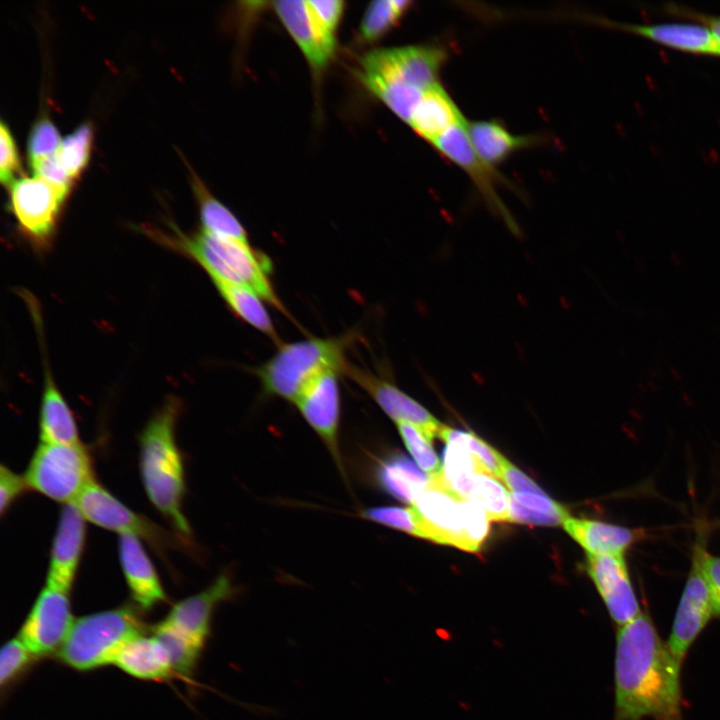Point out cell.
I'll list each match as a JSON object with an SVG mask.
<instances>
[{"label":"cell","mask_w":720,"mask_h":720,"mask_svg":"<svg viewBox=\"0 0 720 720\" xmlns=\"http://www.w3.org/2000/svg\"><path fill=\"white\" fill-rule=\"evenodd\" d=\"M119 557L131 595L141 608L151 609L165 601V591L140 538L129 533L120 534Z\"/></svg>","instance_id":"cell-21"},{"label":"cell","mask_w":720,"mask_h":720,"mask_svg":"<svg viewBox=\"0 0 720 720\" xmlns=\"http://www.w3.org/2000/svg\"><path fill=\"white\" fill-rule=\"evenodd\" d=\"M569 517L567 510L544 492H513L510 495V521L530 525L555 526Z\"/></svg>","instance_id":"cell-31"},{"label":"cell","mask_w":720,"mask_h":720,"mask_svg":"<svg viewBox=\"0 0 720 720\" xmlns=\"http://www.w3.org/2000/svg\"><path fill=\"white\" fill-rule=\"evenodd\" d=\"M86 519L99 527L145 539L155 548L169 546V535L149 519L129 509L95 480L74 502Z\"/></svg>","instance_id":"cell-12"},{"label":"cell","mask_w":720,"mask_h":720,"mask_svg":"<svg viewBox=\"0 0 720 720\" xmlns=\"http://www.w3.org/2000/svg\"><path fill=\"white\" fill-rule=\"evenodd\" d=\"M399 434L417 465L428 476L442 471L440 460L431 445V440L420 428L406 422L396 423Z\"/></svg>","instance_id":"cell-36"},{"label":"cell","mask_w":720,"mask_h":720,"mask_svg":"<svg viewBox=\"0 0 720 720\" xmlns=\"http://www.w3.org/2000/svg\"><path fill=\"white\" fill-rule=\"evenodd\" d=\"M706 533H699L692 552L691 569L666 642L674 658L682 665L693 642L714 615L708 585L703 572Z\"/></svg>","instance_id":"cell-10"},{"label":"cell","mask_w":720,"mask_h":720,"mask_svg":"<svg viewBox=\"0 0 720 720\" xmlns=\"http://www.w3.org/2000/svg\"><path fill=\"white\" fill-rule=\"evenodd\" d=\"M342 375L360 386L396 423L406 422L420 428L430 439L438 436L442 424L419 402L389 380L346 362Z\"/></svg>","instance_id":"cell-15"},{"label":"cell","mask_w":720,"mask_h":720,"mask_svg":"<svg viewBox=\"0 0 720 720\" xmlns=\"http://www.w3.org/2000/svg\"><path fill=\"white\" fill-rule=\"evenodd\" d=\"M85 521L75 503L65 504L62 508L51 548L46 586L70 592L84 548Z\"/></svg>","instance_id":"cell-19"},{"label":"cell","mask_w":720,"mask_h":720,"mask_svg":"<svg viewBox=\"0 0 720 720\" xmlns=\"http://www.w3.org/2000/svg\"><path fill=\"white\" fill-rule=\"evenodd\" d=\"M202 230L221 237L249 243L248 235L236 216L211 195L199 177L190 169Z\"/></svg>","instance_id":"cell-30"},{"label":"cell","mask_w":720,"mask_h":720,"mask_svg":"<svg viewBox=\"0 0 720 720\" xmlns=\"http://www.w3.org/2000/svg\"><path fill=\"white\" fill-rule=\"evenodd\" d=\"M44 388L40 407V440L44 443L79 444L74 415L45 364Z\"/></svg>","instance_id":"cell-27"},{"label":"cell","mask_w":720,"mask_h":720,"mask_svg":"<svg viewBox=\"0 0 720 720\" xmlns=\"http://www.w3.org/2000/svg\"><path fill=\"white\" fill-rule=\"evenodd\" d=\"M68 190L40 177H24L10 185V204L19 227L32 245L47 249Z\"/></svg>","instance_id":"cell-9"},{"label":"cell","mask_w":720,"mask_h":720,"mask_svg":"<svg viewBox=\"0 0 720 720\" xmlns=\"http://www.w3.org/2000/svg\"><path fill=\"white\" fill-rule=\"evenodd\" d=\"M235 593L230 576L222 574L203 591L176 603L161 622L203 648L214 609Z\"/></svg>","instance_id":"cell-18"},{"label":"cell","mask_w":720,"mask_h":720,"mask_svg":"<svg viewBox=\"0 0 720 720\" xmlns=\"http://www.w3.org/2000/svg\"><path fill=\"white\" fill-rule=\"evenodd\" d=\"M411 509L419 537L439 544L477 552L489 533L486 511L447 487L441 473L429 476Z\"/></svg>","instance_id":"cell-5"},{"label":"cell","mask_w":720,"mask_h":720,"mask_svg":"<svg viewBox=\"0 0 720 720\" xmlns=\"http://www.w3.org/2000/svg\"><path fill=\"white\" fill-rule=\"evenodd\" d=\"M0 140V179L7 185L12 182L20 166L14 139L4 122L0 125Z\"/></svg>","instance_id":"cell-41"},{"label":"cell","mask_w":720,"mask_h":720,"mask_svg":"<svg viewBox=\"0 0 720 720\" xmlns=\"http://www.w3.org/2000/svg\"><path fill=\"white\" fill-rule=\"evenodd\" d=\"M307 2L313 16L321 27L330 35L336 37L345 10V3L341 0H310Z\"/></svg>","instance_id":"cell-40"},{"label":"cell","mask_w":720,"mask_h":720,"mask_svg":"<svg viewBox=\"0 0 720 720\" xmlns=\"http://www.w3.org/2000/svg\"><path fill=\"white\" fill-rule=\"evenodd\" d=\"M703 572L708 585L714 615L720 617V557L705 553Z\"/></svg>","instance_id":"cell-45"},{"label":"cell","mask_w":720,"mask_h":720,"mask_svg":"<svg viewBox=\"0 0 720 720\" xmlns=\"http://www.w3.org/2000/svg\"><path fill=\"white\" fill-rule=\"evenodd\" d=\"M153 634L166 648L175 673L182 676L190 675L202 648L162 622L153 628Z\"/></svg>","instance_id":"cell-33"},{"label":"cell","mask_w":720,"mask_h":720,"mask_svg":"<svg viewBox=\"0 0 720 720\" xmlns=\"http://www.w3.org/2000/svg\"><path fill=\"white\" fill-rule=\"evenodd\" d=\"M180 408L176 398H169L146 424L140 437V472L151 503L188 538L191 531L182 509L184 467L175 438Z\"/></svg>","instance_id":"cell-3"},{"label":"cell","mask_w":720,"mask_h":720,"mask_svg":"<svg viewBox=\"0 0 720 720\" xmlns=\"http://www.w3.org/2000/svg\"><path fill=\"white\" fill-rule=\"evenodd\" d=\"M24 478L29 488L64 504L74 503L94 481L90 456L81 443L41 442Z\"/></svg>","instance_id":"cell-8"},{"label":"cell","mask_w":720,"mask_h":720,"mask_svg":"<svg viewBox=\"0 0 720 720\" xmlns=\"http://www.w3.org/2000/svg\"><path fill=\"white\" fill-rule=\"evenodd\" d=\"M113 664L142 680H163L175 674L162 642L154 634L147 636L142 632L122 646Z\"/></svg>","instance_id":"cell-23"},{"label":"cell","mask_w":720,"mask_h":720,"mask_svg":"<svg viewBox=\"0 0 720 720\" xmlns=\"http://www.w3.org/2000/svg\"><path fill=\"white\" fill-rule=\"evenodd\" d=\"M447 487L459 496L480 505L489 518L510 521V494L491 475L484 472L442 474Z\"/></svg>","instance_id":"cell-25"},{"label":"cell","mask_w":720,"mask_h":720,"mask_svg":"<svg viewBox=\"0 0 720 720\" xmlns=\"http://www.w3.org/2000/svg\"><path fill=\"white\" fill-rule=\"evenodd\" d=\"M438 436L444 442L454 440L461 443L477 459L487 474L494 478H502L503 466L506 459L474 433L452 429L442 425Z\"/></svg>","instance_id":"cell-34"},{"label":"cell","mask_w":720,"mask_h":720,"mask_svg":"<svg viewBox=\"0 0 720 720\" xmlns=\"http://www.w3.org/2000/svg\"><path fill=\"white\" fill-rule=\"evenodd\" d=\"M501 479L513 492H544L528 476L507 460L503 466Z\"/></svg>","instance_id":"cell-46"},{"label":"cell","mask_w":720,"mask_h":720,"mask_svg":"<svg viewBox=\"0 0 720 720\" xmlns=\"http://www.w3.org/2000/svg\"><path fill=\"white\" fill-rule=\"evenodd\" d=\"M69 593L46 586L20 630L19 638L34 656L60 648L73 624Z\"/></svg>","instance_id":"cell-14"},{"label":"cell","mask_w":720,"mask_h":720,"mask_svg":"<svg viewBox=\"0 0 720 720\" xmlns=\"http://www.w3.org/2000/svg\"><path fill=\"white\" fill-rule=\"evenodd\" d=\"M173 236L154 232L157 239L181 251L197 262L212 281H223L247 287L280 312L286 309L270 280V259L252 248L250 243L217 236L204 230L192 236L174 230Z\"/></svg>","instance_id":"cell-4"},{"label":"cell","mask_w":720,"mask_h":720,"mask_svg":"<svg viewBox=\"0 0 720 720\" xmlns=\"http://www.w3.org/2000/svg\"><path fill=\"white\" fill-rule=\"evenodd\" d=\"M361 515L367 520L419 537L418 529L411 507H371L363 510Z\"/></svg>","instance_id":"cell-37"},{"label":"cell","mask_w":720,"mask_h":720,"mask_svg":"<svg viewBox=\"0 0 720 720\" xmlns=\"http://www.w3.org/2000/svg\"><path fill=\"white\" fill-rule=\"evenodd\" d=\"M465 120L440 83L424 93L408 125L418 136L432 144L450 128Z\"/></svg>","instance_id":"cell-26"},{"label":"cell","mask_w":720,"mask_h":720,"mask_svg":"<svg viewBox=\"0 0 720 720\" xmlns=\"http://www.w3.org/2000/svg\"><path fill=\"white\" fill-rule=\"evenodd\" d=\"M230 310L242 321L259 330L278 346L282 343L263 299L253 290L223 281H213Z\"/></svg>","instance_id":"cell-29"},{"label":"cell","mask_w":720,"mask_h":720,"mask_svg":"<svg viewBox=\"0 0 720 720\" xmlns=\"http://www.w3.org/2000/svg\"><path fill=\"white\" fill-rule=\"evenodd\" d=\"M273 10L295 41L314 74L320 75L334 57L336 37L321 27L313 16L307 1H275Z\"/></svg>","instance_id":"cell-17"},{"label":"cell","mask_w":720,"mask_h":720,"mask_svg":"<svg viewBox=\"0 0 720 720\" xmlns=\"http://www.w3.org/2000/svg\"><path fill=\"white\" fill-rule=\"evenodd\" d=\"M35 176L40 177L56 187L69 191L72 177L60 164L55 154L30 162Z\"/></svg>","instance_id":"cell-42"},{"label":"cell","mask_w":720,"mask_h":720,"mask_svg":"<svg viewBox=\"0 0 720 720\" xmlns=\"http://www.w3.org/2000/svg\"><path fill=\"white\" fill-rule=\"evenodd\" d=\"M34 655L18 637L7 642L0 654V683L9 684L29 664Z\"/></svg>","instance_id":"cell-39"},{"label":"cell","mask_w":720,"mask_h":720,"mask_svg":"<svg viewBox=\"0 0 720 720\" xmlns=\"http://www.w3.org/2000/svg\"><path fill=\"white\" fill-rule=\"evenodd\" d=\"M466 126V120L453 126L431 145L444 158L467 174L487 206L506 223L512 232L517 233L518 225L497 192V185L504 183V178L498 174L497 169L485 164L476 154L469 140Z\"/></svg>","instance_id":"cell-11"},{"label":"cell","mask_w":720,"mask_h":720,"mask_svg":"<svg viewBox=\"0 0 720 720\" xmlns=\"http://www.w3.org/2000/svg\"><path fill=\"white\" fill-rule=\"evenodd\" d=\"M92 128L90 124L80 125L73 133L62 139L56 158L74 179L85 168L90 153Z\"/></svg>","instance_id":"cell-35"},{"label":"cell","mask_w":720,"mask_h":720,"mask_svg":"<svg viewBox=\"0 0 720 720\" xmlns=\"http://www.w3.org/2000/svg\"><path fill=\"white\" fill-rule=\"evenodd\" d=\"M377 479L385 492L397 500L413 504L429 482L416 464L404 455H392L377 468Z\"/></svg>","instance_id":"cell-28"},{"label":"cell","mask_w":720,"mask_h":720,"mask_svg":"<svg viewBox=\"0 0 720 720\" xmlns=\"http://www.w3.org/2000/svg\"><path fill=\"white\" fill-rule=\"evenodd\" d=\"M29 488L24 476L14 473L8 467L0 470V511L4 514L14 501Z\"/></svg>","instance_id":"cell-43"},{"label":"cell","mask_w":720,"mask_h":720,"mask_svg":"<svg viewBox=\"0 0 720 720\" xmlns=\"http://www.w3.org/2000/svg\"><path fill=\"white\" fill-rule=\"evenodd\" d=\"M339 369H328L313 378L298 395L294 404L318 434L339 470L343 472L339 446L340 390Z\"/></svg>","instance_id":"cell-13"},{"label":"cell","mask_w":720,"mask_h":720,"mask_svg":"<svg viewBox=\"0 0 720 720\" xmlns=\"http://www.w3.org/2000/svg\"><path fill=\"white\" fill-rule=\"evenodd\" d=\"M447 56L444 48L435 45L375 49L360 59V79L408 124L424 93L440 84Z\"/></svg>","instance_id":"cell-2"},{"label":"cell","mask_w":720,"mask_h":720,"mask_svg":"<svg viewBox=\"0 0 720 720\" xmlns=\"http://www.w3.org/2000/svg\"><path fill=\"white\" fill-rule=\"evenodd\" d=\"M586 571L618 627L642 612L624 555L588 554Z\"/></svg>","instance_id":"cell-16"},{"label":"cell","mask_w":720,"mask_h":720,"mask_svg":"<svg viewBox=\"0 0 720 720\" xmlns=\"http://www.w3.org/2000/svg\"><path fill=\"white\" fill-rule=\"evenodd\" d=\"M663 10L668 15L688 19L691 22L706 26L711 31L717 45L720 48V16L708 15L681 4L671 2L666 3Z\"/></svg>","instance_id":"cell-44"},{"label":"cell","mask_w":720,"mask_h":720,"mask_svg":"<svg viewBox=\"0 0 720 720\" xmlns=\"http://www.w3.org/2000/svg\"><path fill=\"white\" fill-rule=\"evenodd\" d=\"M62 139L49 119L38 120L29 135L28 156L30 162L54 155Z\"/></svg>","instance_id":"cell-38"},{"label":"cell","mask_w":720,"mask_h":720,"mask_svg":"<svg viewBox=\"0 0 720 720\" xmlns=\"http://www.w3.org/2000/svg\"><path fill=\"white\" fill-rule=\"evenodd\" d=\"M353 332L337 337L308 338L281 343L276 353L255 369L264 391L293 402L304 387L328 369L343 370L345 352L352 343Z\"/></svg>","instance_id":"cell-6"},{"label":"cell","mask_w":720,"mask_h":720,"mask_svg":"<svg viewBox=\"0 0 720 720\" xmlns=\"http://www.w3.org/2000/svg\"><path fill=\"white\" fill-rule=\"evenodd\" d=\"M141 631L142 623L130 606L86 615L73 621L59 657L81 671L111 664L122 646Z\"/></svg>","instance_id":"cell-7"},{"label":"cell","mask_w":720,"mask_h":720,"mask_svg":"<svg viewBox=\"0 0 720 720\" xmlns=\"http://www.w3.org/2000/svg\"><path fill=\"white\" fill-rule=\"evenodd\" d=\"M466 128L476 154L494 169L514 153L542 142V138L537 135L513 134L495 119L467 121Z\"/></svg>","instance_id":"cell-22"},{"label":"cell","mask_w":720,"mask_h":720,"mask_svg":"<svg viewBox=\"0 0 720 720\" xmlns=\"http://www.w3.org/2000/svg\"><path fill=\"white\" fill-rule=\"evenodd\" d=\"M680 672L647 612L619 626L613 720H684Z\"/></svg>","instance_id":"cell-1"},{"label":"cell","mask_w":720,"mask_h":720,"mask_svg":"<svg viewBox=\"0 0 720 720\" xmlns=\"http://www.w3.org/2000/svg\"><path fill=\"white\" fill-rule=\"evenodd\" d=\"M563 526L592 555H624L644 535L639 529L570 516L564 520Z\"/></svg>","instance_id":"cell-24"},{"label":"cell","mask_w":720,"mask_h":720,"mask_svg":"<svg viewBox=\"0 0 720 720\" xmlns=\"http://www.w3.org/2000/svg\"><path fill=\"white\" fill-rule=\"evenodd\" d=\"M412 5L405 0H377L371 2L360 23V39L373 42L397 25Z\"/></svg>","instance_id":"cell-32"},{"label":"cell","mask_w":720,"mask_h":720,"mask_svg":"<svg viewBox=\"0 0 720 720\" xmlns=\"http://www.w3.org/2000/svg\"><path fill=\"white\" fill-rule=\"evenodd\" d=\"M591 21L606 27L623 30L652 40L670 49L720 57V48L711 31L699 23L628 24L606 18L591 17Z\"/></svg>","instance_id":"cell-20"}]
</instances>
